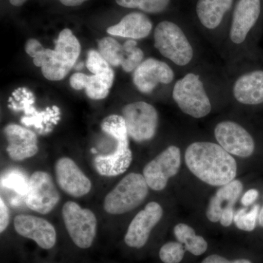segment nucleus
<instances>
[{"label":"nucleus","instance_id":"obj_1","mask_svg":"<svg viewBox=\"0 0 263 263\" xmlns=\"http://www.w3.org/2000/svg\"><path fill=\"white\" fill-rule=\"evenodd\" d=\"M185 162L189 170L203 182L222 186L235 180L237 163L220 145L195 142L188 147Z\"/></svg>","mask_w":263,"mask_h":263},{"label":"nucleus","instance_id":"obj_2","mask_svg":"<svg viewBox=\"0 0 263 263\" xmlns=\"http://www.w3.org/2000/svg\"><path fill=\"white\" fill-rule=\"evenodd\" d=\"M26 53L34 65L41 67L43 76L50 81H60L72 70L81 53V44L70 29L60 33L54 49L43 48L37 40L29 39Z\"/></svg>","mask_w":263,"mask_h":263},{"label":"nucleus","instance_id":"obj_3","mask_svg":"<svg viewBox=\"0 0 263 263\" xmlns=\"http://www.w3.org/2000/svg\"><path fill=\"white\" fill-rule=\"evenodd\" d=\"M102 130L115 139V151L107 155L95 157L97 172L105 177H114L125 173L133 162V152L129 146L127 127L124 118L110 115L103 119Z\"/></svg>","mask_w":263,"mask_h":263},{"label":"nucleus","instance_id":"obj_4","mask_svg":"<svg viewBox=\"0 0 263 263\" xmlns=\"http://www.w3.org/2000/svg\"><path fill=\"white\" fill-rule=\"evenodd\" d=\"M148 188L143 175L131 173L107 194L104 200V209L113 215L131 212L144 201Z\"/></svg>","mask_w":263,"mask_h":263},{"label":"nucleus","instance_id":"obj_5","mask_svg":"<svg viewBox=\"0 0 263 263\" xmlns=\"http://www.w3.org/2000/svg\"><path fill=\"white\" fill-rule=\"evenodd\" d=\"M62 218L75 245L82 249L90 248L98 230V219L92 211L83 209L77 202L67 201L62 207Z\"/></svg>","mask_w":263,"mask_h":263},{"label":"nucleus","instance_id":"obj_6","mask_svg":"<svg viewBox=\"0 0 263 263\" xmlns=\"http://www.w3.org/2000/svg\"><path fill=\"white\" fill-rule=\"evenodd\" d=\"M173 98L183 113L194 118L206 117L212 104L199 76L189 73L175 84Z\"/></svg>","mask_w":263,"mask_h":263},{"label":"nucleus","instance_id":"obj_7","mask_svg":"<svg viewBox=\"0 0 263 263\" xmlns=\"http://www.w3.org/2000/svg\"><path fill=\"white\" fill-rule=\"evenodd\" d=\"M155 46L161 54L179 66L187 65L193 50L184 33L173 22H160L155 31Z\"/></svg>","mask_w":263,"mask_h":263},{"label":"nucleus","instance_id":"obj_8","mask_svg":"<svg viewBox=\"0 0 263 263\" xmlns=\"http://www.w3.org/2000/svg\"><path fill=\"white\" fill-rule=\"evenodd\" d=\"M129 136L138 143L150 141L158 125V114L153 105L145 102L128 104L122 110Z\"/></svg>","mask_w":263,"mask_h":263},{"label":"nucleus","instance_id":"obj_9","mask_svg":"<svg viewBox=\"0 0 263 263\" xmlns=\"http://www.w3.org/2000/svg\"><path fill=\"white\" fill-rule=\"evenodd\" d=\"M60 200V194L51 176L45 171H35L29 179L26 193L27 207L39 214H49Z\"/></svg>","mask_w":263,"mask_h":263},{"label":"nucleus","instance_id":"obj_10","mask_svg":"<svg viewBox=\"0 0 263 263\" xmlns=\"http://www.w3.org/2000/svg\"><path fill=\"white\" fill-rule=\"evenodd\" d=\"M181 167V151L176 146L166 148L145 166L143 176L148 187L162 191L168 180L179 173Z\"/></svg>","mask_w":263,"mask_h":263},{"label":"nucleus","instance_id":"obj_11","mask_svg":"<svg viewBox=\"0 0 263 263\" xmlns=\"http://www.w3.org/2000/svg\"><path fill=\"white\" fill-rule=\"evenodd\" d=\"M99 52L109 65L121 66L125 72L136 70L143 62V52L137 46L136 41L129 40L123 45L110 37H105L98 43Z\"/></svg>","mask_w":263,"mask_h":263},{"label":"nucleus","instance_id":"obj_12","mask_svg":"<svg viewBox=\"0 0 263 263\" xmlns=\"http://www.w3.org/2000/svg\"><path fill=\"white\" fill-rule=\"evenodd\" d=\"M163 215L158 202H148L144 209L133 218L124 235V243L132 249L143 248L149 239L151 233Z\"/></svg>","mask_w":263,"mask_h":263},{"label":"nucleus","instance_id":"obj_13","mask_svg":"<svg viewBox=\"0 0 263 263\" xmlns=\"http://www.w3.org/2000/svg\"><path fill=\"white\" fill-rule=\"evenodd\" d=\"M214 135L219 144L231 155L246 158L254 153L255 145L253 138L237 123H219L214 129Z\"/></svg>","mask_w":263,"mask_h":263},{"label":"nucleus","instance_id":"obj_14","mask_svg":"<svg viewBox=\"0 0 263 263\" xmlns=\"http://www.w3.org/2000/svg\"><path fill=\"white\" fill-rule=\"evenodd\" d=\"M57 184L62 191L74 197H81L91 191L89 178L70 157H62L54 164Z\"/></svg>","mask_w":263,"mask_h":263},{"label":"nucleus","instance_id":"obj_15","mask_svg":"<svg viewBox=\"0 0 263 263\" xmlns=\"http://www.w3.org/2000/svg\"><path fill=\"white\" fill-rule=\"evenodd\" d=\"M14 228L18 235L32 240L41 249L48 250L56 245V229L51 222L42 217L27 214L16 216Z\"/></svg>","mask_w":263,"mask_h":263},{"label":"nucleus","instance_id":"obj_16","mask_svg":"<svg viewBox=\"0 0 263 263\" xmlns=\"http://www.w3.org/2000/svg\"><path fill=\"white\" fill-rule=\"evenodd\" d=\"M174 79V72L171 67L153 58L142 62L133 74L135 86L145 94L152 92L159 84H171Z\"/></svg>","mask_w":263,"mask_h":263},{"label":"nucleus","instance_id":"obj_17","mask_svg":"<svg viewBox=\"0 0 263 263\" xmlns=\"http://www.w3.org/2000/svg\"><path fill=\"white\" fill-rule=\"evenodd\" d=\"M4 134L8 142L6 152L11 160L23 161L37 155V136L30 129L10 124L5 127Z\"/></svg>","mask_w":263,"mask_h":263},{"label":"nucleus","instance_id":"obj_18","mask_svg":"<svg viewBox=\"0 0 263 263\" xmlns=\"http://www.w3.org/2000/svg\"><path fill=\"white\" fill-rule=\"evenodd\" d=\"M261 11L260 0H239L235 6L230 29V39L235 44L243 43L257 22Z\"/></svg>","mask_w":263,"mask_h":263},{"label":"nucleus","instance_id":"obj_19","mask_svg":"<svg viewBox=\"0 0 263 263\" xmlns=\"http://www.w3.org/2000/svg\"><path fill=\"white\" fill-rule=\"evenodd\" d=\"M114 72L112 69L101 73L88 76L76 72L71 76L70 84L72 89H85L86 94L92 100L106 98L113 86Z\"/></svg>","mask_w":263,"mask_h":263},{"label":"nucleus","instance_id":"obj_20","mask_svg":"<svg viewBox=\"0 0 263 263\" xmlns=\"http://www.w3.org/2000/svg\"><path fill=\"white\" fill-rule=\"evenodd\" d=\"M235 98L245 105L263 103V71L255 70L240 76L233 88Z\"/></svg>","mask_w":263,"mask_h":263},{"label":"nucleus","instance_id":"obj_21","mask_svg":"<svg viewBox=\"0 0 263 263\" xmlns=\"http://www.w3.org/2000/svg\"><path fill=\"white\" fill-rule=\"evenodd\" d=\"M243 191V183L239 180H233L228 184L221 186L209 202L206 211L209 220L218 222L223 211L233 207Z\"/></svg>","mask_w":263,"mask_h":263},{"label":"nucleus","instance_id":"obj_22","mask_svg":"<svg viewBox=\"0 0 263 263\" xmlns=\"http://www.w3.org/2000/svg\"><path fill=\"white\" fill-rule=\"evenodd\" d=\"M152 29V22L147 15L131 13L125 15L119 23L108 27L107 32L111 35L138 40L146 37Z\"/></svg>","mask_w":263,"mask_h":263},{"label":"nucleus","instance_id":"obj_23","mask_svg":"<svg viewBox=\"0 0 263 263\" xmlns=\"http://www.w3.org/2000/svg\"><path fill=\"white\" fill-rule=\"evenodd\" d=\"M233 0H199L196 10L204 27L215 29L221 24L224 13L233 5Z\"/></svg>","mask_w":263,"mask_h":263},{"label":"nucleus","instance_id":"obj_24","mask_svg":"<svg viewBox=\"0 0 263 263\" xmlns=\"http://www.w3.org/2000/svg\"><path fill=\"white\" fill-rule=\"evenodd\" d=\"M174 233L177 241L182 243L186 252L199 257L207 252L209 243L201 236L196 234L193 228L183 223L174 227Z\"/></svg>","mask_w":263,"mask_h":263},{"label":"nucleus","instance_id":"obj_25","mask_svg":"<svg viewBox=\"0 0 263 263\" xmlns=\"http://www.w3.org/2000/svg\"><path fill=\"white\" fill-rule=\"evenodd\" d=\"M116 2L124 8H138L146 13H158L167 8L170 0H116Z\"/></svg>","mask_w":263,"mask_h":263},{"label":"nucleus","instance_id":"obj_26","mask_svg":"<svg viewBox=\"0 0 263 263\" xmlns=\"http://www.w3.org/2000/svg\"><path fill=\"white\" fill-rule=\"evenodd\" d=\"M259 205H254L250 211L247 209H240L234 214L235 226L240 230L252 232L255 229L256 223L259 216Z\"/></svg>","mask_w":263,"mask_h":263},{"label":"nucleus","instance_id":"obj_27","mask_svg":"<svg viewBox=\"0 0 263 263\" xmlns=\"http://www.w3.org/2000/svg\"><path fill=\"white\" fill-rule=\"evenodd\" d=\"M186 252L182 243L177 240L168 241L160 247L159 257L163 263H181Z\"/></svg>","mask_w":263,"mask_h":263},{"label":"nucleus","instance_id":"obj_28","mask_svg":"<svg viewBox=\"0 0 263 263\" xmlns=\"http://www.w3.org/2000/svg\"><path fill=\"white\" fill-rule=\"evenodd\" d=\"M88 70L93 74L101 73L110 70L108 62L100 54V52L91 50L88 53L87 60L86 63Z\"/></svg>","mask_w":263,"mask_h":263},{"label":"nucleus","instance_id":"obj_29","mask_svg":"<svg viewBox=\"0 0 263 263\" xmlns=\"http://www.w3.org/2000/svg\"><path fill=\"white\" fill-rule=\"evenodd\" d=\"M200 263H252L250 259L237 258L229 259L219 254H212L202 259Z\"/></svg>","mask_w":263,"mask_h":263},{"label":"nucleus","instance_id":"obj_30","mask_svg":"<svg viewBox=\"0 0 263 263\" xmlns=\"http://www.w3.org/2000/svg\"><path fill=\"white\" fill-rule=\"evenodd\" d=\"M10 223V213L8 207L3 200L0 198V233H3L8 228Z\"/></svg>","mask_w":263,"mask_h":263},{"label":"nucleus","instance_id":"obj_31","mask_svg":"<svg viewBox=\"0 0 263 263\" xmlns=\"http://www.w3.org/2000/svg\"><path fill=\"white\" fill-rule=\"evenodd\" d=\"M259 193L255 189H251L248 191L246 192L243 196L241 198L242 205L245 206H249L252 205L254 202L258 198Z\"/></svg>","mask_w":263,"mask_h":263},{"label":"nucleus","instance_id":"obj_32","mask_svg":"<svg viewBox=\"0 0 263 263\" xmlns=\"http://www.w3.org/2000/svg\"><path fill=\"white\" fill-rule=\"evenodd\" d=\"M234 209L233 207L228 208L226 210L223 211L221 214L220 221L221 224L224 227H229L233 223L234 219Z\"/></svg>","mask_w":263,"mask_h":263},{"label":"nucleus","instance_id":"obj_33","mask_svg":"<svg viewBox=\"0 0 263 263\" xmlns=\"http://www.w3.org/2000/svg\"><path fill=\"white\" fill-rule=\"evenodd\" d=\"M65 6L74 7L80 5L88 0H60Z\"/></svg>","mask_w":263,"mask_h":263},{"label":"nucleus","instance_id":"obj_34","mask_svg":"<svg viewBox=\"0 0 263 263\" xmlns=\"http://www.w3.org/2000/svg\"><path fill=\"white\" fill-rule=\"evenodd\" d=\"M10 4L14 5V6H21L25 3L27 0H9Z\"/></svg>","mask_w":263,"mask_h":263},{"label":"nucleus","instance_id":"obj_35","mask_svg":"<svg viewBox=\"0 0 263 263\" xmlns=\"http://www.w3.org/2000/svg\"><path fill=\"white\" fill-rule=\"evenodd\" d=\"M258 219L259 226L263 228V205L261 208V210L259 211Z\"/></svg>","mask_w":263,"mask_h":263}]
</instances>
